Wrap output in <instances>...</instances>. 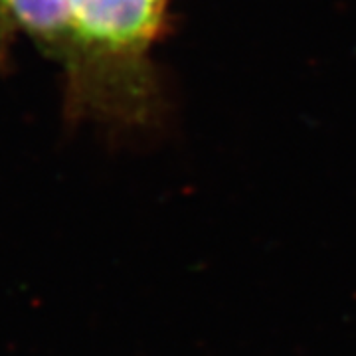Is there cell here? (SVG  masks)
<instances>
[{"mask_svg":"<svg viewBox=\"0 0 356 356\" xmlns=\"http://www.w3.org/2000/svg\"><path fill=\"white\" fill-rule=\"evenodd\" d=\"M163 8L165 0H70V26L81 38L131 48L153 36Z\"/></svg>","mask_w":356,"mask_h":356,"instance_id":"1","label":"cell"},{"mask_svg":"<svg viewBox=\"0 0 356 356\" xmlns=\"http://www.w3.org/2000/svg\"><path fill=\"white\" fill-rule=\"evenodd\" d=\"M18 20L38 32H60L70 26V0H4Z\"/></svg>","mask_w":356,"mask_h":356,"instance_id":"2","label":"cell"}]
</instances>
